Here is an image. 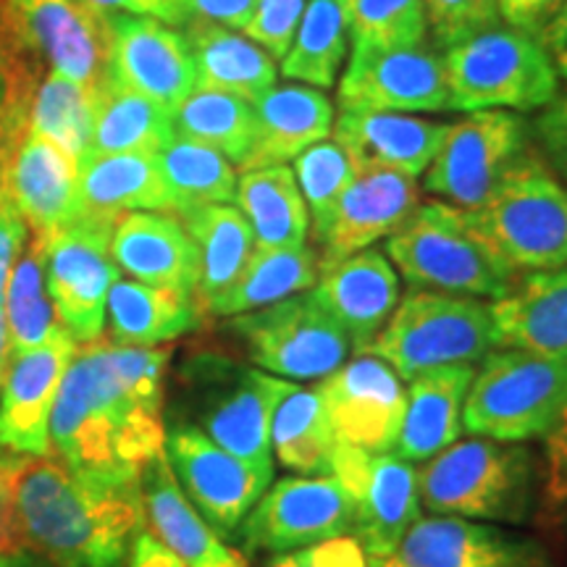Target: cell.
<instances>
[{"label": "cell", "mask_w": 567, "mask_h": 567, "mask_svg": "<svg viewBox=\"0 0 567 567\" xmlns=\"http://www.w3.org/2000/svg\"><path fill=\"white\" fill-rule=\"evenodd\" d=\"M316 386L339 444L373 455L394 452L405 421L408 392L384 360L368 352L352 354Z\"/></svg>", "instance_id": "ac0fdd59"}, {"label": "cell", "mask_w": 567, "mask_h": 567, "mask_svg": "<svg viewBox=\"0 0 567 567\" xmlns=\"http://www.w3.org/2000/svg\"><path fill=\"white\" fill-rule=\"evenodd\" d=\"M565 0H496L499 6V19L513 30L538 38L551 17L563 9Z\"/></svg>", "instance_id": "11a10c76"}, {"label": "cell", "mask_w": 567, "mask_h": 567, "mask_svg": "<svg viewBox=\"0 0 567 567\" xmlns=\"http://www.w3.org/2000/svg\"><path fill=\"white\" fill-rule=\"evenodd\" d=\"M76 339L59 323L30 350L11 352L0 379V450L19 457H51V417Z\"/></svg>", "instance_id": "e0dca14e"}, {"label": "cell", "mask_w": 567, "mask_h": 567, "mask_svg": "<svg viewBox=\"0 0 567 567\" xmlns=\"http://www.w3.org/2000/svg\"><path fill=\"white\" fill-rule=\"evenodd\" d=\"M166 347L109 339L76 347L51 417V457L71 471L137 484L166 439Z\"/></svg>", "instance_id": "6da1fadb"}, {"label": "cell", "mask_w": 567, "mask_h": 567, "mask_svg": "<svg viewBox=\"0 0 567 567\" xmlns=\"http://www.w3.org/2000/svg\"><path fill=\"white\" fill-rule=\"evenodd\" d=\"M347 42L350 38H347L342 3L308 0L292 45L279 61L281 76L323 92L334 87L347 55Z\"/></svg>", "instance_id": "f35d334b"}, {"label": "cell", "mask_w": 567, "mask_h": 567, "mask_svg": "<svg viewBox=\"0 0 567 567\" xmlns=\"http://www.w3.org/2000/svg\"><path fill=\"white\" fill-rule=\"evenodd\" d=\"M126 567H187V565H184L182 557L168 549L166 544L153 534V530L142 528L137 538H134Z\"/></svg>", "instance_id": "680465c9"}, {"label": "cell", "mask_w": 567, "mask_h": 567, "mask_svg": "<svg viewBox=\"0 0 567 567\" xmlns=\"http://www.w3.org/2000/svg\"><path fill=\"white\" fill-rule=\"evenodd\" d=\"M55 326L59 321L45 287V239L30 231L6 284V329L11 352L42 344Z\"/></svg>", "instance_id": "7bdbcfd3"}, {"label": "cell", "mask_w": 567, "mask_h": 567, "mask_svg": "<svg viewBox=\"0 0 567 567\" xmlns=\"http://www.w3.org/2000/svg\"><path fill=\"white\" fill-rule=\"evenodd\" d=\"M386 258L410 289L476 300H499L517 279L481 237L471 213L436 197L417 203L386 239Z\"/></svg>", "instance_id": "5b68a950"}, {"label": "cell", "mask_w": 567, "mask_h": 567, "mask_svg": "<svg viewBox=\"0 0 567 567\" xmlns=\"http://www.w3.org/2000/svg\"><path fill=\"white\" fill-rule=\"evenodd\" d=\"M158 166L172 195V213L197 205L237 203V172L234 163L203 142L179 137L158 153Z\"/></svg>", "instance_id": "b9f144b4"}, {"label": "cell", "mask_w": 567, "mask_h": 567, "mask_svg": "<svg viewBox=\"0 0 567 567\" xmlns=\"http://www.w3.org/2000/svg\"><path fill=\"white\" fill-rule=\"evenodd\" d=\"M530 145V124L520 113H465L446 126L442 147L423 174V189L455 208L478 210Z\"/></svg>", "instance_id": "8fae6325"}, {"label": "cell", "mask_w": 567, "mask_h": 567, "mask_svg": "<svg viewBox=\"0 0 567 567\" xmlns=\"http://www.w3.org/2000/svg\"><path fill=\"white\" fill-rule=\"evenodd\" d=\"M476 368L471 363L436 365L408 381V408L394 455L425 463L452 446L463 434L465 400Z\"/></svg>", "instance_id": "f1b7e54d"}, {"label": "cell", "mask_w": 567, "mask_h": 567, "mask_svg": "<svg viewBox=\"0 0 567 567\" xmlns=\"http://www.w3.org/2000/svg\"><path fill=\"white\" fill-rule=\"evenodd\" d=\"M442 61L450 111L538 113L563 82L542 40L507 24L446 48Z\"/></svg>", "instance_id": "52a82bcc"}, {"label": "cell", "mask_w": 567, "mask_h": 567, "mask_svg": "<svg viewBox=\"0 0 567 567\" xmlns=\"http://www.w3.org/2000/svg\"><path fill=\"white\" fill-rule=\"evenodd\" d=\"M109 80L176 111L197 87L195 61L182 30L158 19L105 13Z\"/></svg>", "instance_id": "d6986e66"}, {"label": "cell", "mask_w": 567, "mask_h": 567, "mask_svg": "<svg viewBox=\"0 0 567 567\" xmlns=\"http://www.w3.org/2000/svg\"><path fill=\"white\" fill-rule=\"evenodd\" d=\"M145 523L187 567H250L243 555L226 547L221 536L203 520L200 513L176 484L166 455H155L140 473Z\"/></svg>", "instance_id": "f546056e"}, {"label": "cell", "mask_w": 567, "mask_h": 567, "mask_svg": "<svg viewBox=\"0 0 567 567\" xmlns=\"http://www.w3.org/2000/svg\"><path fill=\"white\" fill-rule=\"evenodd\" d=\"M425 30L439 53L502 24L496 0H423Z\"/></svg>", "instance_id": "bcb514c9"}, {"label": "cell", "mask_w": 567, "mask_h": 567, "mask_svg": "<svg viewBox=\"0 0 567 567\" xmlns=\"http://www.w3.org/2000/svg\"><path fill=\"white\" fill-rule=\"evenodd\" d=\"M542 463L517 442L457 439L417 471L421 507L429 515L523 526L536 517Z\"/></svg>", "instance_id": "277c9868"}, {"label": "cell", "mask_w": 567, "mask_h": 567, "mask_svg": "<svg viewBox=\"0 0 567 567\" xmlns=\"http://www.w3.org/2000/svg\"><path fill=\"white\" fill-rule=\"evenodd\" d=\"M421 203L417 179L392 172H365L352 179L347 193L339 197L329 226L313 243L318 268H329L373 247L408 221Z\"/></svg>", "instance_id": "44dd1931"}, {"label": "cell", "mask_w": 567, "mask_h": 567, "mask_svg": "<svg viewBox=\"0 0 567 567\" xmlns=\"http://www.w3.org/2000/svg\"><path fill=\"white\" fill-rule=\"evenodd\" d=\"M113 224L116 218L111 216L82 213L76 221L42 237L45 287L55 321L76 339V344L103 339L111 287L122 279L111 255Z\"/></svg>", "instance_id": "7c38bea8"}, {"label": "cell", "mask_w": 567, "mask_h": 567, "mask_svg": "<svg viewBox=\"0 0 567 567\" xmlns=\"http://www.w3.org/2000/svg\"><path fill=\"white\" fill-rule=\"evenodd\" d=\"M354 502L337 476H284L266 488L234 542L247 555H289L352 534Z\"/></svg>", "instance_id": "4fadbf2b"}, {"label": "cell", "mask_w": 567, "mask_h": 567, "mask_svg": "<svg viewBox=\"0 0 567 567\" xmlns=\"http://www.w3.org/2000/svg\"><path fill=\"white\" fill-rule=\"evenodd\" d=\"M174 216L193 237L197 255H200L197 302H200L203 313H208L210 305L245 271L255 250L252 229L243 210L226 203L197 205V208L179 210Z\"/></svg>", "instance_id": "836d02e7"}, {"label": "cell", "mask_w": 567, "mask_h": 567, "mask_svg": "<svg viewBox=\"0 0 567 567\" xmlns=\"http://www.w3.org/2000/svg\"><path fill=\"white\" fill-rule=\"evenodd\" d=\"M274 463L292 476H331L339 439L318 386L292 384L271 421Z\"/></svg>", "instance_id": "e575fe53"}, {"label": "cell", "mask_w": 567, "mask_h": 567, "mask_svg": "<svg viewBox=\"0 0 567 567\" xmlns=\"http://www.w3.org/2000/svg\"><path fill=\"white\" fill-rule=\"evenodd\" d=\"M565 413V360L496 347L476 368L463 429L473 436L526 444L547 436Z\"/></svg>", "instance_id": "ba28073f"}, {"label": "cell", "mask_w": 567, "mask_h": 567, "mask_svg": "<svg viewBox=\"0 0 567 567\" xmlns=\"http://www.w3.org/2000/svg\"><path fill=\"white\" fill-rule=\"evenodd\" d=\"M111 255L118 271L151 287L197 297L200 255L179 218L166 210H132L116 218Z\"/></svg>", "instance_id": "484cf974"}, {"label": "cell", "mask_w": 567, "mask_h": 567, "mask_svg": "<svg viewBox=\"0 0 567 567\" xmlns=\"http://www.w3.org/2000/svg\"><path fill=\"white\" fill-rule=\"evenodd\" d=\"M394 557L405 567H555L536 538L496 523L444 515L421 517Z\"/></svg>", "instance_id": "ffe728a7"}, {"label": "cell", "mask_w": 567, "mask_h": 567, "mask_svg": "<svg viewBox=\"0 0 567 567\" xmlns=\"http://www.w3.org/2000/svg\"><path fill=\"white\" fill-rule=\"evenodd\" d=\"M310 295L342 326L352 354H363L400 302V274L384 252L368 247L323 268Z\"/></svg>", "instance_id": "cb8c5ba5"}, {"label": "cell", "mask_w": 567, "mask_h": 567, "mask_svg": "<svg viewBox=\"0 0 567 567\" xmlns=\"http://www.w3.org/2000/svg\"><path fill=\"white\" fill-rule=\"evenodd\" d=\"M255 142L243 172L266 166H289L297 155L334 132V103L323 90L289 82L274 84L252 103Z\"/></svg>", "instance_id": "83f0119b"}, {"label": "cell", "mask_w": 567, "mask_h": 567, "mask_svg": "<svg viewBox=\"0 0 567 567\" xmlns=\"http://www.w3.org/2000/svg\"><path fill=\"white\" fill-rule=\"evenodd\" d=\"M0 567H53L45 557L38 551L19 547L11 551H0Z\"/></svg>", "instance_id": "94428289"}, {"label": "cell", "mask_w": 567, "mask_h": 567, "mask_svg": "<svg viewBox=\"0 0 567 567\" xmlns=\"http://www.w3.org/2000/svg\"><path fill=\"white\" fill-rule=\"evenodd\" d=\"M446 126L421 113L339 109L331 140L358 174L392 172L417 179L436 158Z\"/></svg>", "instance_id": "603a6c76"}, {"label": "cell", "mask_w": 567, "mask_h": 567, "mask_svg": "<svg viewBox=\"0 0 567 567\" xmlns=\"http://www.w3.org/2000/svg\"><path fill=\"white\" fill-rule=\"evenodd\" d=\"M90 9L101 13H130V17L158 19L163 24L182 30L193 13H189L187 0H82Z\"/></svg>", "instance_id": "db71d44e"}, {"label": "cell", "mask_w": 567, "mask_h": 567, "mask_svg": "<svg viewBox=\"0 0 567 567\" xmlns=\"http://www.w3.org/2000/svg\"><path fill=\"white\" fill-rule=\"evenodd\" d=\"M368 567H405L396 557H368Z\"/></svg>", "instance_id": "be15d7a7"}, {"label": "cell", "mask_w": 567, "mask_h": 567, "mask_svg": "<svg viewBox=\"0 0 567 567\" xmlns=\"http://www.w3.org/2000/svg\"><path fill=\"white\" fill-rule=\"evenodd\" d=\"M176 402L166 421L203 431L210 442L276 476L271 421L292 381L218 352H197L176 375Z\"/></svg>", "instance_id": "3957f363"}, {"label": "cell", "mask_w": 567, "mask_h": 567, "mask_svg": "<svg viewBox=\"0 0 567 567\" xmlns=\"http://www.w3.org/2000/svg\"><path fill=\"white\" fill-rule=\"evenodd\" d=\"M163 455L189 505L224 542H234L243 520L276 478L182 421H166Z\"/></svg>", "instance_id": "5bb4252c"}, {"label": "cell", "mask_w": 567, "mask_h": 567, "mask_svg": "<svg viewBox=\"0 0 567 567\" xmlns=\"http://www.w3.org/2000/svg\"><path fill=\"white\" fill-rule=\"evenodd\" d=\"M226 331L247 363L292 384H318L352 358L350 337L310 292L226 318Z\"/></svg>", "instance_id": "30bf717a"}, {"label": "cell", "mask_w": 567, "mask_h": 567, "mask_svg": "<svg viewBox=\"0 0 567 567\" xmlns=\"http://www.w3.org/2000/svg\"><path fill=\"white\" fill-rule=\"evenodd\" d=\"M32 103V84L21 61L19 42L0 27V147L13 151L27 130V113Z\"/></svg>", "instance_id": "7dc6e473"}, {"label": "cell", "mask_w": 567, "mask_h": 567, "mask_svg": "<svg viewBox=\"0 0 567 567\" xmlns=\"http://www.w3.org/2000/svg\"><path fill=\"white\" fill-rule=\"evenodd\" d=\"M193 19H208L229 30L243 32L258 0H187Z\"/></svg>", "instance_id": "6f0895ef"}, {"label": "cell", "mask_w": 567, "mask_h": 567, "mask_svg": "<svg viewBox=\"0 0 567 567\" xmlns=\"http://www.w3.org/2000/svg\"><path fill=\"white\" fill-rule=\"evenodd\" d=\"M530 137L538 155L567 187V90L557 92L555 101L536 113Z\"/></svg>", "instance_id": "f907efd6"}, {"label": "cell", "mask_w": 567, "mask_h": 567, "mask_svg": "<svg viewBox=\"0 0 567 567\" xmlns=\"http://www.w3.org/2000/svg\"><path fill=\"white\" fill-rule=\"evenodd\" d=\"M237 205L250 224L255 247L308 245L310 213L292 166H266L243 172Z\"/></svg>", "instance_id": "d590c367"}, {"label": "cell", "mask_w": 567, "mask_h": 567, "mask_svg": "<svg viewBox=\"0 0 567 567\" xmlns=\"http://www.w3.org/2000/svg\"><path fill=\"white\" fill-rule=\"evenodd\" d=\"M30 226L19 216L9 197L0 203V379H3L6 365H9L11 347H9V329H6V284H9V274L13 260L24 245Z\"/></svg>", "instance_id": "816d5d0a"}, {"label": "cell", "mask_w": 567, "mask_h": 567, "mask_svg": "<svg viewBox=\"0 0 567 567\" xmlns=\"http://www.w3.org/2000/svg\"><path fill=\"white\" fill-rule=\"evenodd\" d=\"M471 218L517 276L567 266V187L534 145Z\"/></svg>", "instance_id": "8992f818"}, {"label": "cell", "mask_w": 567, "mask_h": 567, "mask_svg": "<svg viewBox=\"0 0 567 567\" xmlns=\"http://www.w3.org/2000/svg\"><path fill=\"white\" fill-rule=\"evenodd\" d=\"M182 34L193 53L200 90L229 92L255 103L276 84V61L243 32L208 19H189Z\"/></svg>", "instance_id": "1f68e13d"}, {"label": "cell", "mask_w": 567, "mask_h": 567, "mask_svg": "<svg viewBox=\"0 0 567 567\" xmlns=\"http://www.w3.org/2000/svg\"><path fill=\"white\" fill-rule=\"evenodd\" d=\"M352 48H415L425 42L423 0H339Z\"/></svg>", "instance_id": "ee69618b"}, {"label": "cell", "mask_w": 567, "mask_h": 567, "mask_svg": "<svg viewBox=\"0 0 567 567\" xmlns=\"http://www.w3.org/2000/svg\"><path fill=\"white\" fill-rule=\"evenodd\" d=\"M492 350L494 323L484 300L410 289L365 352L410 381L436 365H476Z\"/></svg>", "instance_id": "9c48e42d"}, {"label": "cell", "mask_w": 567, "mask_h": 567, "mask_svg": "<svg viewBox=\"0 0 567 567\" xmlns=\"http://www.w3.org/2000/svg\"><path fill=\"white\" fill-rule=\"evenodd\" d=\"M331 476L354 502L352 536L368 557H394L402 538L421 520L417 467L394 452H363L339 444Z\"/></svg>", "instance_id": "9a60e30c"}, {"label": "cell", "mask_w": 567, "mask_h": 567, "mask_svg": "<svg viewBox=\"0 0 567 567\" xmlns=\"http://www.w3.org/2000/svg\"><path fill=\"white\" fill-rule=\"evenodd\" d=\"M176 137L174 111L111 80L97 87L95 126L87 155L166 151ZM84 155V158H87ZM82 158V161H84Z\"/></svg>", "instance_id": "74e56055"}, {"label": "cell", "mask_w": 567, "mask_h": 567, "mask_svg": "<svg viewBox=\"0 0 567 567\" xmlns=\"http://www.w3.org/2000/svg\"><path fill=\"white\" fill-rule=\"evenodd\" d=\"M496 347L567 363V266L520 274L505 297L488 305Z\"/></svg>", "instance_id": "4316f807"}, {"label": "cell", "mask_w": 567, "mask_h": 567, "mask_svg": "<svg viewBox=\"0 0 567 567\" xmlns=\"http://www.w3.org/2000/svg\"><path fill=\"white\" fill-rule=\"evenodd\" d=\"M292 172L310 213V237H313V243H318V237L329 226V218L337 208L339 197L347 193V187H350L358 172H354L342 147L331 137L316 142L308 151L297 155L292 161Z\"/></svg>", "instance_id": "f6af8a7d"}, {"label": "cell", "mask_w": 567, "mask_h": 567, "mask_svg": "<svg viewBox=\"0 0 567 567\" xmlns=\"http://www.w3.org/2000/svg\"><path fill=\"white\" fill-rule=\"evenodd\" d=\"M9 155L11 153H6L3 147H0V203L9 197V193H6V166H9Z\"/></svg>", "instance_id": "6125c7cd"}, {"label": "cell", "mask_w": 567, "mask_h": 567, "mask_svg": "<svg viewBox=\"0 0 567 567\" xmlns=\"http://www.w3.org/2000/svg\"><path fill=\"white\" fill-rule=\"evenodd\" d=\"M95 97V87L51 71L45 82L34 90L30 113H27V130L53 142L80 166L92 145Z\"/></svg>", "instance_id": "ab89813d"}, {"label": "cell", "mask_w": 567, "mask_h": 567, "mask_svg": "<svg viewBox=\"0 0 567 567\" xmlns=\"http://www.w3.org/2000/svg\"><path fill=\"white\" fill-rule=\"evenodd\" d=\"M82 213L118 218L132 210H174L158 155H87L80 163Z\"/></svg>", "instance_id": "d6a6232c"}, {"label": "cell", "mask_w": 567, "mask_h": 567, "mask_svg": "<svg viewBox=\"0 0 567 567\" xmlns=\"http://www.w3.org/2000/svg\"><path fill=\"white\" fill-rule=\"evenodd\" d=\"M266 567H368V555L358 538L344 534L289 555H271Z\"/></svg>", "instance_id": "f5cc1de1"}, {"label": "cell", "mask_w": 567, "mask_h": 567, "mask_svg": "<svg viewBox=\"0 0 567 567\" xmlns=\"http://www.w3.org/2000/svg\"><path fill=\"white\" fill-rule=\"evenodd\" d=\"M339 109L389 113L450 111L442 53L434 45L352 48L339 80Z\"/></svg>", "instance_id": "2e32d148"}, {"label": "cell", "mask_w": 567, "mask_h": 567, "mask_svg": "<svg viewBox=\"0 0 567 567\" xmlns=\"http://www.w3.org/2000/svg\"><path fill=\"white\" fill-rule=\"evenodd\" d=\"M19 536L53 567H124L145 528L140 481L76 473L55 457H17Z\"/></svg>", "instance_id": "7a4b0ae2"}, {"label": "cell", "mask_w": 567, "mask_h": 567, "mask_svg": "<svg viewBox=\"0 0 567 567\" xmlns=\"http://www.w3.org/2000/svg\"><path fill=\"white\" fill-rule=\"evenodd\" d=\"M19 455L0 450V551H11L21 547L17 509H13V465Z\"/></svg>", "instance_id": "9f6ffc18"}, {"label": "cell", "mask_w": 567, "mask_h": 567, "mask_svg": "<svg viewBox=\"0 0 567 567\" xmlns=\"http://www.w3.org/2000/svg\"><path fill=\"white\" fill-rule=\"evenodd\" d=\"M538 40H542L544 51H547L551 63H555L559 80L567 82V0L563 3V9L551 17L549 24L544 27Z\"/></svg>", "instance_id": "91938a15"}, {"label": "cell", "mask_w": 567, "mask_h": 567, "mask_svg": "<svg viewBox=\"0 0 567 567\" xmlns=\"http://www.w3.org/2000/svg\"><path fill=\"white\" fill-rule=\"evenodd\" d=\"M200 323L203 308L195 295L134 279L113 284L105 305L109 342L122 347H163Z\"/></svg>", "instance_id": "4dcf8cb0"}, {"label": "cell", "mask_w": 567, "mask_h": 567, "mask_svg": "<svg viewBox=\"0 0 567 567\" xmlns=\"http://www.w3.org/2000/svg\"><path fill=\"white\" fill-rule=\"evenodd\" d=\"M318 252L313 245L300 247H255L245 271L210 305L208 313L231 318L268 308L316 287Z\"/></svg>", "instance_id": "8d00e7d4"}, {"label": "cell", "mask_w": 567, "mask_h": 567, "mask_svg": "<svg viewBox=\"0 0 567 567\" xmlns=\"http://www.w3.org/2000/svg\"><path fill=\"white\" fill-rule=\"evenodd\" d=\"M305 6L308 0H258L243 34L264 48L274 61H281L292 45Z\"/></svg>", "instance_id": "681fc988"}, {"label": "cell", "mask_w": 567, "mask_h": 567, "mask_svg": "<svg viewBox=\"0 0 567 567\" xmlns=\"http://www.w3.org/2000/svg\"><path fill=\"white\" fill-rule=\"evenodd\" d=\"M6 193L30 231L40 237L82 216L80 166L32 130L21 132L9 155Z\"/></svg>", "instance_id": "d4e9b609"}, {"label": "cell", "mask_w": 567, "mask_h": 567, "mask_svg": "<svg viewBox=\"0 0 567 567\" xmlns=\"http://www.w3.org/2000/svg\"><path fill=\"white\" fill-rule=\"evenodd\" d=\"M536 515L549 534L567 544V413L544 436L542 492H538Z\"/></svg>", "instance_id": "c3c4849f"}, {"label": "cell", "mask_w": 567, "mask_h": 567, "mask_svg": "<svg viewBox=\"0 0 567 567\" xmlns=\"http://www.w3.org/2000/svg\"><path fill=\"white\" fill-rule=\"evenodd\" d=\"M174 130L179 137L203 142L243 168L252 153L255 111L245 97L197 87L174 111Z\"/></svg>", "instance_id": "60d3db41"}, {"label": "cell", "mask_w": 567, "mask_h": 567, "mask_svg": "<svg viewBox=\"0 0 567 567\" xmlns=\"http://www.w3.org/2000/svg\"><path fill=\"white\" fill-rule=\"evenodd\" d=\"M24 38L48 66L69 80L101 87L109 80V21L82 0H9Z\"/></svg>", "instance_id": "7402d4cb"}]
</instances>
